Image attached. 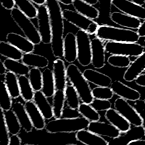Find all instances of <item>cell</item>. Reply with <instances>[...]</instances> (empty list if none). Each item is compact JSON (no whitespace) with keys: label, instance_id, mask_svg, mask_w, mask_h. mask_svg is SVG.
Instances as JSON below:
<instances>
[{"label":"cell","instance_id":"obj_1","mask_svg":"<svg viewBox=\"0 0 145 145\" xmlns=\"http://www.w3.org/2000/svg\"><path fill=\"white\" fill-rule=\"evenodd\" d=\"M52 29L51 49L56 58L63 57L64 22L62 10L58 0H46Z\"/></svg>","mask_w":145,"mask_h":145},{"label":"cell","instance_id":"obj_2","mask_svg":"<svg viewBox=\"0 0 145 145\" xmlns=\"http://www.w3.org/2000/svg\"><path fill=\"white\" fill-rule=\"evenodd\" d=\"M95 36L103 41L114 42H137L140 39L137 31L133 29L105 24L99 26Z\"/></svg>","mask_w":145,"mask_h":145},{"label":"cell","instance_id":"obj_3","mask_svg":"<svg viewBox=\"0 0 145 145\" xmlns=\"http://www.w3.org/2000/svg\"><path fill=\"white\" fill-rule=\"evenodd\" d=\"M66 72L67 79L76 90L82 102L91 104L94 99L92 89L79 67L74 63H70L66 68Z\"/></svg>","mask_w":145,"mask_h":145},{"label":"cell","instance_id":"obj_4","mask_svg":"<svg viewBox=\"0 0 145 145\" xmlns=\"http://www.w3.org/2000/svg\"><path fill=\"white\" fill-rule=\"evenodd\" d=\"M89 122L83 117L76 118H55L49 121L45 129L46 132L50 134L76 133L87 129Z\"/></svg>","mask_w":145,"mask_h":145},{"label":"cell","instance_id":"obj_5","mask_svg":"<svg viewBox=\"0 0 145 145\" xmlns=\"http://www.w3.org/2000/svg\"><path fill=\"white\" fill-rule=\"evenodd\" d=\"M10 15L12 20L21 29L25 37L35 45H39L41 43V38L38 29L30 18L24 15L17 7H14L11 10Z\"/></svg>","mask_w":145,"mask_h":145},{"label":"cell","instance_id":"obj_6","mask_svg":"<svg viewBox=\"0 0 145 145\" xmlns=\"http://www.w3.org/2000/svg\"><path fill=\"white\" fill-rule=\"evenodd\" d=\"M62 15L64 20L79 29L86 32L89 35L96 34L99 26L97 22L82 15L75 10L65 8L62 10Z\"/></svg>","mask_w":145,"mask_h":145},{"label":"cell","instance_id":"obj_7","mask_svg":"<svg viewBox=\"0 0 145 145\" xmlns=\"http://www.w3.org/2000/svg\"><path fill=\"white\" fill-rule=\"evenodd\" d=\"M105 52L110 54L128 57H138L144 52L142 44L137 42L107 41L105 44Z\"/></svg>","mask_w":145,"mask_h":145},{"label":"cell","instance_id":"obj_8","mask_svg":"<svg viewBox=\"0 0 145 145\" xmlns=\"http://www.w3.org/2000/svg\"><path fill=\"white\" fill-rule=\"evenodd\" d=\"M77 42V60L83 66H88L92 61L91 40L89 35L86 32L79 29L76 34Z\"/></svg>","mask_w":145,"mask_h":145},{"label":"cell","instance_id":"obj_9","mask_svg":"<svg viewBox=\"0 0 145 145\" xmlns=\"http://www.w3.org/2000/svg\"><path fill=\"white\" fill-rule=\"evenodd\" d=\"M37 29L41 38V42L44 44H50L52 42V29L49 13L46 5L39 6Z\"/></svg>","mask_w":145,"mask_h":145},{"label":"cell","instance_id":"obj_10","mask_svg":"<svg viewBox=\"0 0 145 145\" xmlns=\"http://www.w3.org/2000/svg\"><path fill=\"white\" fill-rule=\"evenodd\" d=\"M114 108L133 126H142L143 121L136 109L130 105L127 100L121 97L116 99L114 102Z\"/></svg>","mask_w":145,"mask_h":145},{"label":"cell","instance_id":"obj_11","mask_svg":"<svg viewBox=\"0 0 145 145\" xmlns=\"http://www.w3.org/2000/svg\"><path fill=\"white\" fill-rule=\"evenodd\" d=\"M112 5L121 12L145 20V7L131 2L130 0H112Z\"/></svg>","mask_w":145,"mask_h":145},{"label":"cell","instance_id":"obj_12","mask_svg":"<svg viewBox=\"0 0 145 145\" xmlns=\"http://www.w3.org/2000/svg\"><path fill=\"white\" fill-rule=\"evenodd\" d=\"M145 137V128L142 126H133L123 135L111 139L108 145H128L131 142L142 139Z\"/></svg>","mask_w":145,"mask_h":145},{"label":"cell","instance_id":"obj_13","mask_svg":"<svg viewBox=\"0 0 145 145\" xmlns=\"http://www.w3.org/2000/svg\"><path fill=\"white\" fill-rule=\"evenodd\" d=\"M104 41L94 37L91 40L92 61L91 64L97 69H102L105 65V48Z\"/></svg>","mask_w":145,"mask_h":145},{"label":"cell","instance_id":"obj_14","mask_svg":"<svg viewBox=\"0 0 145 145\" xmlns=\"http://www.w3.org/2000/svg\"><path fill=\"white\" fill-rule=\"evenodd\" d=\"M101 137L114 138L121 135V132L110 123L100 121L90 122L87 129Z\"/></svg>","mask_w":145,"mask_h":145},{"label":"cell","instance_id":"obj_15","mask_svg":"<svg viewBox=\"0 0 145 145\" xmlns=\"http://www.w3.org/2000/svg\"><path fill=\"white\" fill-rule=\"evenodd\" d=\"M110 87L114 94L126 100L136 101L140 100V92L126 84L122 82L116 80L112 83Z\"/></svg>","mask_w":145,"mask_h":145},{"label":"cell","instance_id":"obj_16","mask_svg":"<svg viewBox=\"0 0 145 145\" xmlns=\"http://www.w3.org/2000/svg\"><path fill=\"white\" fill-rule=\"evenodd\" d=\"M109 18L120 27L130 29H138L142 23L139 18L118 11L111 12Z\"/></svg>","mask_w":145,"mask_h":145},{"label":"cell","instance_id":"obj_17","mask_svg":"<svg viewBox=\"0 0 145 145\" xmlns=\"http://www.w3.org/2000/svg\"><path fill=\"white\" fill-rule=\"evenodd\" d=\"M145 70V51L133 61L124 72L123 78L128 82L135 80Z\"/></svg>","mask_w":145,"mask_h":145},{"label":"cell","instance_id":"obj_18","mask_svg":"<svg viewBox=\"0 0 145 145\" xmlns=\"http://www.w3.org/2000/svg\"><path fill=\"white\" fill-rule=\"evenodd\" d=\"M78 50L76 35L68 32L63 38V58L69 63H72L77 59Z\"/></svg>","mask_w":145,"mask_h":145},{"label":"cell","instance_id":"obj_19","mask_svg":"<svg viewBox=\"0 0 145 145\" xmlns=\"http://www.w3.org/2000/svg\"><path fill=\"white\" fill-rule=\"evenodd\" d=\"M64 61L57 58L53 62V74L56 90L64 91L67 84V72Z\"/></svg>","mask_w":145,"mask_h":145},{"label":"cell","instance_id":"obj_20","mask_svg":"<svg viewBox=\"0 0 145 145\" xmlns=\"http://www.w3.org/2000/svg\"><path fill=\"white\" fill-rule=\"evenodd\" d=\"M6 39L7 42L17 48L23 53H32L34 51L35 45L26 37L19 33L10 32L6 35Z\"/></svg>","mask_w":145,"mask_h":145},{"label":"cell","instance_id":"obj_21","mask_svg":"<svg viewBox=\"0 0 145 145\" xmlns=\"http://www.w3.org/2000/svg\"><path fill=\"white\" fill-rule=\"evenodd\" d=\"M24 106L33 127L37 130L45 128V119L33 101H25Z\"/></svg>","mask_w":145,"mask_h":145},{"label":"cell","instance_id":"obj_22","mask_svg":"<svg viewBox=\"0 0 145 145\" xmlns=\"http://www.w3.org/2000/svg\"><path fill=\"white\" fill-rule=\"evenodd\" d=\"M11 109L16 116L22 128L27 133L31 132L33 126L30 120L25 106L19 101H13Z\"/></svg>","mask_w":145,"mask_h":145},{"label":"cell","instance_id":"obj_23","mask_svg":"<svg viewBox=\"0 0 145 145\" xmlns=\"http://www.w3.org/2000/svg\"><path fill=\"white\" fill-rule=\"evenodd\" d=\"M105 118L109 123L118 129L121 133H125L131 128L130 122L114 108H111L107 110L105 113Z\"/></svg>","mask_w":145,"mask_h":145},{"label":"cell","instance_id":"obj_24","mask_svg":"<svg viewBox=\"0 0 145 145\" xmlns=\"http://www.w3.org/2000/svg\"><path fill=\"white\" fill-rule=\"evenodd\" d=\"M83 74L88 82L96 86L109 87L112 83V80L110 77L104 73L92 69L84 70Z\"/></svg>","mask_w":145,"mask_h":145},{"label":"cell","instance_id":"obj_25","mask_svg":"<svg viewBox=\"0 0 145 145\" xmlns=\"http://www.w3.org/2000/svg\"><path fill=\"white\" fill-rule=\"evenodd\" d=\"M75 138L85 145H108V142L104 138L87 129L76 132Z\"/></svg>","mask_w":145,"mask_h":145},{"label":"cell","instance_id":"obj_26","mask_svg":"<svg viewBox=\"0 0 145 145\" xmlns=\"http://www.w3.org/2000/svg\"><path fill=\"white\" fill-rule=\"evenodd\" d=\"M32 100L45 120H50L53 117L52 105L48 100V97L45 96L41 91H35Z\"/></svg>","mask_w":145,"mask_h":145},{"label":"cell","instance_id":"obj_27","mask_svg":"<svg viewBox=\"0 0 145 145\" xmlns=\"http://www.w3.org/2000/svg\"><path fill=\"white\" fill-rule=\"evenodd\" d=\"M72 5L76 11L91 19H96L100 16L99 10L93 5L81 0H74Z\"/></svg>","mask_w":145,"mask_h":145},{"label":"cell","instance_id":"obj_28","mask_svg":"<svg viewBox=\"0 0 145 145\" xmlns=\"http://www.w3.org/2000/svg\"><path fill=\"white\" fill-rule=\"evenodd\" d=\"M42 73V85L41 91L46 97H52L56 91L53 71L49 68H46Z\"/></svg>","mask_w":145,"mask_h":145},{"label":"cell","instance_id":"obj_29","mask_svg":"<svg viewBox=\"0 0 145 145\" xmlns=\"http://www.w3.org/2000/svg\"><path fill=\"white\" fill-rule=\"evenodd\" d=\"M22 62L29 67L44 69L49 65V60L45 57L32 53H24Z\"/></svg>","mask_w":145,"mask_h":145},{"label":"cell","instance_id":"obj_30","mask_svg":"<svg viewBox=\"0 0 145 145\" xmlns=\"http://www.w3.org/2000/svg\"><path fill=\"white\" fill-rule=\"evenodd\" d=\"M3 81L11 97L18 98L20 96V93L18 75L7 71L4 75Z\"/></svg>","mask_w":145,"mask_h":145},{"label":"cell","instance_id":"obj_31","mask_svg":"<svg viewBox=\"0 0 145 145\" xmlns=\"http://www.w3.org/2000/svg\"><path fill=\"white\" fill-rule=\"evenodd\" d=\"M3 113L5 121L10 134L11 135H18L22 128L14 111L11 109L7 110H3Z\"/></svg>","mask_w":145,"mask_h":145},{"label":"cell","instance_id":"obj_32","mask_svg":"<svg viewBox=\"0 0 145 145\" xmlns=\"http://www.w3.org/2000/svg\"><path fill=\"white\" fill-rule=\"evenodd\" d=\"M0 54L6 58L19 61L22 60L24 53L8 42L1 41Z\"/></svg>","mask_w":145,"mask_h":145},{"label":"cell","instance_id":"obj_33","mask_svg":"<svg viewBox=\"0 0 145 145\" xmlns=\"http://www.w3.org/2000/svg\"><path fill=\"white\" fill-rule=\"evenodd\" d=\"M3 64L7 71L19 76L28 75L30 70L29 66L18 60L6 58L3 61Z\"/></svg>","mask_w":145,"mask_h":145},{"label":"cell","instance_id":"obj_34","mask_svg":"<svg viewBox=\"0 0 145 145\" xmlns=\"http://www.w3.org/2000/svg\"><path fill=\"white\" fill-rule=\"evenodd\" d=\"M18 81L20 96L25 101L32 100L35 91L30 83L28 77L27 75H20L18 76Z\"/></svg>","mask_w":145,"mask_h":145},{"label":"cell","instance_id":"obj_35","mask_svg":"<svg viewBox=\"0 0 145 145\" xmlns=\"http://www.w3.org/2000/svg\"><path fill=\"white\" fill-rule=\"evenodd\" d=\"M16 7L29 18L35 19L38 14V8L30 0H14Z\"/></svg>","mask_w":145,"mask_h":145},{"label":"cell","instance_id":"obj_36","mask_svg":"<svg viewBox=\"0 0 145 145\" xmlns=\"http://www.w3.org/2000/svg\"><path fill=\"white\" fill-rule=\"evenodd\" d=\"M65 103L64 91L56 90L53 96L52 108L53 117L56 119L61 118L62 110Z\"/></svg>","mask_w":145,"mask_h":145},{"label":"cell","instance_id":"obj_37","mask_svg":"<svg viewBox=\"0 0 145 145\" xmlns=\"http://www.w3.org/2000/svg\"><path fill=\"white\" fill-rule=\"evenodd\" d=\"M64 93L65 102L66 103L67 105L70 108L78 109L80 104V99L74 87L71 84H69L67 83L64 90Z\"/></svg>","mask_w":145,"mask_h":145},{"label":"cell","instance_id":"obj_38","mask_svg":"<svg viewBox=\"0 0 145 145\" xmlns=\"http://www.w3.org/2000/svg\"><path fill=\"white\" fill-rule=\"evenodd\" d=\"M78 109L81 116L88 120L89 122L97 121L100 119L101 116L99 112L93 108L90 104L82 102L80 104Z\"/></svg>","mask_w":145,"mask_h":145},{"label":"cell","instance_id":"obj_39","mask_svg":"<svg viewBox=\"0 0 145 145\" xmlns=\"http://www.w3.org/2000/svg\"><path fill=\"white\" fill-rule=\"evenodd\" d=\"M28 77L35 91H41L42 85V73L40 69L32 67L29 71Z\"/></svg>","mask_w":145,"mask_h":145},{"label":"cell","instance_id":"obj_40","mask_svg":"<svg viewBox=\"0 0 145 145\" xmlns=\"http://www.w3.org/2000/svg\"><path fill=\"white\" fill-rule=\"evenodd\" d=\"M107 62L110 66L118 68L128 67L131 63L129 57L117 54L110 56L107 59Z\"/></svg>","mask_w":145,"mask_h":145},{"label":"cell","instance_id":"obj_41","mask_svg":"<svg viewBox=\"0 0 145 145\" xmlns=\"http://www.w3.org/2000/svg\"><path fill=\"white\" fill-rule=\"evenodd\" d=\"M12 97L10 96L3 80H1V93L0 97V108L1 109L7 110L11 109L12 105Z\"/></svg>","mask_w":145,"mask_h":145},{"label":"cell","instance_id":"obj_42","mask_svg":"<svg viewBox=\"0 0 145 145\" xmlns=\"http://www.w3.org/2000/svg\"><path fill=\"white\" fill-rule=\"evenodd\" d=\"M92 94L94 99L110 100L114 93L109 87L97 86L92 89Z\"/></svg>","mask_w":145,"mask_h":145},{"label":"cell","instance_id":"obj_43","mask_svg":"<svg viewBox=\"0 0 145 145\" xmlns=\"http://www.w3.org/2000/svg\"><path fill=\"white\" fill-rule=\"evenodd\" d=\"M9 132L6 126L3 110L0 111V145H8L10 139Z\"/></svg>","mask_w":145,"mask_h":145},{"label":"cell","instance_id":"obj_44","mask_svg":"<svg viewBox=\"0 0 145 145\" xmlns=\"http://www.w3.org/2000/svg\"><path fill=\"white\" fill-rule=\"evenodd\" d=\"M91 106L96 111H106L111 108L112 104L109 100L93 99L90 104Z\"/></svg>","mask_w":145,"mask_h":145},{"label":"cell","instance_id":"obj_45","mask_svg":"<svg viewBox=\"0 0 145 145\" xmlns=\"http://www.w3.org/2000/svg\"><path fill=\"white\" fill-rule=\"evenodd\" d=\"M81 116L78 109L70 108L68 105L64 106L61 114V118H76Z\"/></svg>","mask_w":145,"mask_h":145},{"label":"cell","instance_id":"obj_46","mask_svg":"<svg viewBox=\"0 0 145 145\" xmlns=\"http://www.w3.org/2000/svg\"><path fill=\"white\" fill-rule=\"evenodd\" d=\"M134 104V108L136 109L137 112L139 113L140 116L143 119V126L145 128V101L142 100H137Z\"/></svg>","mask_w":145,"mask_h":145},{"label":"cell","instance_id":"obj_47","mask_svg":"<svg viewBox=\"0 0 145 145\" xmlns=\"http://www.w3.org/2000/svg\"><path fill=\"white\" fill-rule=\"evenodd\" d=\"M1 3L2 6L7 10H11L15 6L14 0H1Z\"/></svg>","mask_w":145,"mask_h":145},{"label":"cell","instance_id":"obj_48","mask_svg":"<svg viewBox=\"0 0 145 145\" xmlns=\"http://www.w3.org/2000/svg\"><path fill=\"white\" fill-rule=\"evenodd\" d=\"M8 145H22L21 138L18 136V135H11L10 137Z\"/></svg>","mask_w":145,"mask_h":145},{"label":"cell","instance_id":"obj_49","mask_svg":"<svg viewBox=\"0 0 145 145\" xmlns=\"http://www.w3.org/2000/svg\"><path fill=\"white\" fill-rule=\"evenodd\" d=\"M135 83L140 87H145V74H142L135 80Z\"/></svg>","mask_w":145,"mask_h":145},{"label":"cell","instance_id":"obj_50","mask_svg":"<svg viewBox=\"0 0 145 145\" xmlns=\"http://www.w3.org/2000/svg\"><path fill=\"white\" fill-rule=\"evenodd\" d=\"M137 32L140 37H145V20L142 23L140 27L137 29Z\"/></svg>","mask_w":145,"mask_h":145},{"label":"cell","instance_id":"obj_51","mask_svg":"<svg viewBox=\"0 0 145 145\" xmlns=\"http://www.w3.org/2000/svg\"><path fill=\"white\" fill-rule=\"evenodd\" d=\"M128 145H145V139H138L131 142Z\"/></svg>","mask_w":145,"mask_h":145},{"label":"cell","instance_id":"obj_52","mask_svg":"<svg viewBox=\"0 0 145 145\" xmlns=\"http://www.w3.org/2000/svg\"><path fill=\"white\" fill-rule=\"evenodd\" d=\"M7 72V70L3 64V62L0 60V75H5L6 72Z\"/></svg>","mask_w":145,"mask_h":145},{"label":"cell","instance_id":"obj_53","mask_svg":"<svg viewBox=\"0 0 145 145\" xmlns=\"http://www.w3.org/2000/svg\"><path fill=\"white\" fill-rule=\"evenodd\" d=\"M34 4L37 5L38 6H41L46 4V0H30Z\"/></svg>","mask_w":145,"mask_h":145},{"label":"cell","instance_id":"obj_54","mask_svg":"<svg viewBox=\"0 0 145 145\" xmlns=\"http://www.w3.org/2000/svg\"><path fill=\"white\" fill-rule=\"evenodd\" d=\"M59 1V3L66 5V6H69L70 5L72 4V2L74 1V0H58Z\"/></svg>","mask_w":145,"mask_h":145},{"label":"cell","instance_id":"obj_55","mask_svg":"<svg viewBox=\"0 0 145 145\" xmlns=\"http://www.w3.org/2000/svg\"><path fill=\"white\" fill-rule=\"evenodd\" d=\"M84 2H86L89 5H96L97 3H99V0H81Z\"/></svg>","mask_w":145,"mask_h":145},{"label":"cell","instance_id":"obj_56","mask_svg":"<svg viewBox=\"0 0 145 145\" xmlns=\"http://www.w3.org/2000/svg\"><path fill=\"white\" fill-rule=\"evenodd\" d=\"M130 1L137 5H138L139 6H142L145 3V0H130Z\"/></svg>","mask_w":145,"mask_h":145},{"label":"cell","instance_id":"obj_57","mask_svg":"<svg viewBox=\"0 0 145 145\" xmlns=\"http://www.w3.org/2000/svg\"><path fill=\"white\" fill-rule=\"evenodd\" d=\"M142 46L144 47V49H145V39L144 40V41H143V43H142Z\"/></svg>","mask_w":145,"mask_h":145},{"label":"cell","instance_id":"obj_58","mask_svg":"<svg viewBox=\"0 0 145 145\" xmlns=\"http://www.w3.org/2000/svg\"><path fill=\"white\" fill-rule=\"evenodd\" d=\"M23 145H38V144H28V143H26V144H24Z\"/></svg>","mask_w":145,"mask_h":145},{"label":"cell","instance_id":"obj_59","mask_svg":"<svg viewBox=\"0 0 145 145\" xmlns=\"http://www.w3.org/2000/svg\"><path fill=\"white\" fill-rule=\"evenodd\" d=\"M65 145H78V144H72V143H70V144H65Z\"/></svg>","mask_w":145,"mask_h":145},{"label":"cell","instance_id":"obj_60","mask_svg":"<svg viewBox=\"0 0 145 145\" xmlns=\"http://www.w3.org/2000/svg\"><path fill=\"white\" fill-rule=\"evenodd\" d=\"M144 101H145V99H144Z\"/></svg>","mask_w":145,"mask_h":145}]
</instances>
